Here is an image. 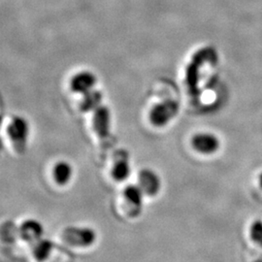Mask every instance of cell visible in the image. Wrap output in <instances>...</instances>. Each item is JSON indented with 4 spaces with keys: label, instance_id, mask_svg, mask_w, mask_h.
Listing matches in <instances>:
<instances>
[{
    "label": "cell",
    "instance_id": "cell-7",
    "mask_svg": "<svg viewBox=\"0 0 262 262\" xmlns=\"http://www.w3.org/2000/svg\"><path fill=\"white\" fill-rule=\"evenodd\" d=\"M93 128L95 134L100 139H105L110 136L111 114L107 107L100 106L94 110L93 115Z\"/></svg>",
    "mask_w": 262,
    "mask_h": 262
},
{
    "label": "cell",
    "instance_id": "cell-6",
    "mask_svg": "<svg viewBox=\"0 0 262 262\" xmlns=\"http://www.w3.org/2000/svg\"><path fill=\"white\" fill-rule=\"evenodd\" d=\"M137 185L145 195L155 196L159 193L161 188V181L154 170L144 168L138 172Z\"/></svg>",
    "mask_w": 262,
    "mask_h": 262
},
{
    "label": "cell",
    "instance_id": "cell-9",
    "mask_svg": "<svg viewBox=\"0 0 262 262\" xmlns=\"http://www.w3.org/2000/svg\"><path fill=\"white\" fill-rule=\"evenodd\" d=\"M96 77L92 72L82 71L76 74L71 80V90L77 94H84L94 90Z\"/></svg>",
    "mask_w": 262,
    "mask_h": 262
},
{
    "label": "cell",
    "instance_id": "cell-3",
    "mask_svg": "<svg viewBox=\"0 0 262 262\" xmlns=\"http://www.w3.org/2000/svg\"><path fill=\"white\" fill-rule=\"evenodd\" d=\"M179 105L173 100H165L156 104L150 110V122L154 126L162 127L168 124L178 114Z\"/></svg>",
    "mask_w": 262,
    "mask_h": 262
},
{
    "label": "cell",
    "instance_id": "cell-10",
    "mask_svg": "<svg viewBox=\"0 0 262 262\" xmlns=\"http://www.w3.org/2000/svg\"><path fill=\"white\" fill-rule=\"evenodd\" d=\"M44 234V228L41 223L35 220L25 221L19 227L20 238L29 243H34L42 238Z\"/></svg>",
    "mask_w": 262,
    "mask_h": 262
},
{
    "label": "cell",
    "instance_id": "cell-2",
    "mask_svg": "<svg viewBox=\"0 0 262 262\" xmlns=\"http://www.w3.org/2000/svg\"><path fill=\"white\" fill-rule=\"evenodd\" d=\"M7 134L15 150L25 152L29 135V125L26 119L21 117H14L7 126Z\"/></svg>",
    "mask_w": 262,
    "mask_h": 262
},
{
    "label": "cell",
    "instance_id": "cell-12",
    "mask_svg": "<svg viewBox=\"0 0 262 262\" xmlns=\"http://www.w3.org/2000/svg\"><path fill=\"white\" fill-rule=\"evenodd\" d=\"M53 248H54V246L50 240L41 238L37 241H35L34 243H32L31 254L36 261H45L51 255Z\"/></svg>",
    "mask_w": 262,
    "mask_h": 262
},
{
    "label": "cell",
    "instance_id": "cell-5",
    "mask_svg": "<svg viewBox=\"0 0 262 262\" xmlns=\"http://www.w3.org/2000/svg\"><path fill=\"white\" fill-rule=\"evenodd\" d=\"M144 196V192L137 184L127 185L122 189V199L127 205V212L131 217L137 216L141 213Z\"/></svg>",
    "mask_w": 262,
    "mask_h": 262
},
{
    "label": "cell",
    "instance_id": "cell-16",
    "mask_svg": "<svg viewBox=\"0 0 262 262\" xmlns=\"http://www.w3.org/2000/svg\"><path fill=\"white\" fill-rule=\"evenodd\" d=\"M257 262H260V261H257Z\"/></svg>",
    "mask_w": 262,
    "mask_h": 262
},
{
    "label": "cell",
    "instance_id": "cell-13",
    "mask_svg": "<svg viewBox=\"0 0 262 262\" xmlns=\"http://www.w3.org/2000/svg\"><path fill=\"white\" fill-rule=\"evenodd\" d=\"M102 102V94L97 91H91L84 94V98L81 103V109L84 112L94 111L98 107L101 106Z\"/></svg>",
    "mask_w": 262,
    "mask_h": 262
},
{
    "label": "cell",
    "instance_id": "cell-1",
    "mask_svg": "<svg viewBox=\"0 0 262 262\" xmlns=\"http://www.w3.org/2000/svg\"><path fill=\"white\" fill-rule=\"evenodd\" d=\"M61 239L71 247L85 249L92 247L96 242L97 235L91 227L68 226L63 229Z\"/></svg>",
    "mask_w": 262,
    "mask_h": 262
},
{
    "label": "cell",
    "instance_id": "cell-11",
    "mask_svg": "<svg viewBox=\"0 0 262 262\" xmlns=\"http://www.w3.org/2000/svg\"><path fill=\"white\" fill-rule=\"evenodd\" d=\"M52 177L57 186L64 187L68 185L73 177L72 165L66 160L57 161L52 169Z\"/></svg>",
    "mask_w": 262,
    "mask_h": 262
},
{
    "label": "cell",
    "instance_id": "cell-15",
    "mask_svg": "<svg viewBox=\"0 0 262 262\" xmlns=\"http://www.w3.org/2000/svg\"><path fill=\"white\" fill-rule=\"evenodd\" d=\"M259 184H260V186L262 187V173L260 174V176H259Z\"/></svg>",
    "mask_w": 262,
    "mask_h": 262
},
{
    "label": "cell",
    "instance_id": "cell-8",
    "mask_svg": "<svg viewBox=\"0 0 262 262\" xmlns=\"http://www.w3.org/2000/svg\"><path fill=\"white\" fill-rule=\"evenodd\" d=\"M131 173L130 162L128 157L125 152L117 156V159H114L112 168L110 170V174L114 181L122 183L129 178Z\"/></svg>",
    "mask_w": 262,
    "mask_h": 262
},
{
    "label": "cell",
    "instance_id": "cell-14",
    "mask_svg": "<svg viewBox=\"0 0 262 262\" xmlns=\"http://www.w3.org/2000/svg\"><path fill=\"white\" fill-rule=\"evenodd\" d=\"M251 237L255 243L262 246V221H255L252 225Z\"/></svg>",
    "mask_w": 262,
    "mask_h": 262
},
{
    "label": "cell",
    "instance_id": "cell-4",
    "mask_svg": "<svg viewBox=\"0 0 262 262\" xmlns=\"http://www.w3.org/2000/svg\"><path fill=\"white\" fill-rule=\"evenodd\" d=\"M190 144L192 149L201 155H213L221 147V141L213 133L199 132L191 137Z\"/></svg>",
    "mask_w": 262,
    "mask_h": 262
}]
</instances>
